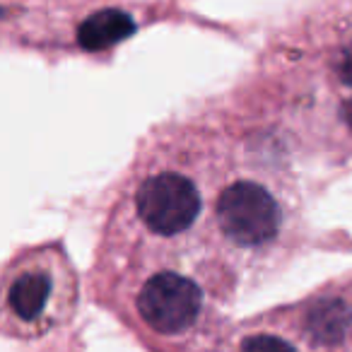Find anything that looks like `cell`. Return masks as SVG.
I'll return each mask as SVG.
<instances>
[{
	"mask_svg": "<svg viewBox=\"0 0 352 352\" xmlns=\"http://www.w3.org/2000/svg\"><path fill=\"white\" fill-rule=\"evenodd\" d=\"M215 225L239 249L270 246L285 227V203L256 176H236L215 198Z\"/></svg>",
	"mask_w": 352,
	"mask_h": 352,
	"instance_id": "obj_1",
	"label": "cell"
},
{
	"mask_svg": "<svg viewBox=\"0 0 352 352\" xmlns=\"http://www.w3.org/2000/svg\"><path fill=\"white\" fill-rule=\"evenodd\" d=\"M135 215L157 236H182L203 212V191L188 171L164 166L147 174L135 188Z\"/></svg>",
	"mask_w": 352,
	"mask_h": 352,
	"instance_id": "obj_2",
	"label": "cell"
},
{
	"mask_svg": "<svg viewBox=\"0 0 352 352\" xmlns=\"http://www.w3.org/2000/svg\"><path fill=\"white\" fill-rule=\"evenodd\" d=\"M203 292L182 273H155L138 292V311L157 333H182L198 318Z\"/></svg>",
	"mask_w": 352,
	"mask_h": 352,
	"instance_id": "obj_3",
	"label": "cell"
},
{
	"mask_svg": "<svg viewBox=\"0 0 352 352\" xmlns=\"http://www.w3.org/2000/svg\"><path fill=\"white\" fill-rule=\"evenodd\" d=\"M54 294V275L46 265H25L8 285V307L22 321H36Z\"/></svg>",
	"mask_w": 352,
	"mask_h": 352,
	"instance_id": "obj_4",
	"label": "cell"
},
{
	"mask_svg": "<svg viewBox=\"0 0 352 352\" xmlns=\"http://www.w3.org/2000/svg\"><path fill=\"white\" fill-rule=\"evenodd\" d=\"M135 32V20L123 10H99L80 22L78 44L85 51H107Z\"/></svg>",
	"mask_w": 352,
	"mask_h": 352,
	"instance_id": "obj_5",
	"label": "cell"
},
{
	"mask_svg": "<svg viewBox=\"0 0 352 352\" xmlns=\"http://www.w3.org/2000/svg\"><path fill=\"white\" fill-rule=\"evenodd\" d=\"M333 73H336L338 85L345 92L352 94V39H347L340 46V51L336 56V65H333Z\"/></svg>",
	"mask_w": 352,
	"mask_h": 352,
	"instance_id": "obj_6",
	"label": "cell"
},
{
	"mask_svg": "<svg viewBox=\"0 0 352 352\" xmlns=\"http://www.w3.org/2000/svg\"><path fill=\"white\" fill-rule=\"evenodd\" d=\"M241 352H294V347L278 336H254L241 345Z\"/></svg>",
	"mask_w": 352,
	"mask_h": 352,
	"instance_id": "obj_7",
	"label": "cell"
}]
</instances>
